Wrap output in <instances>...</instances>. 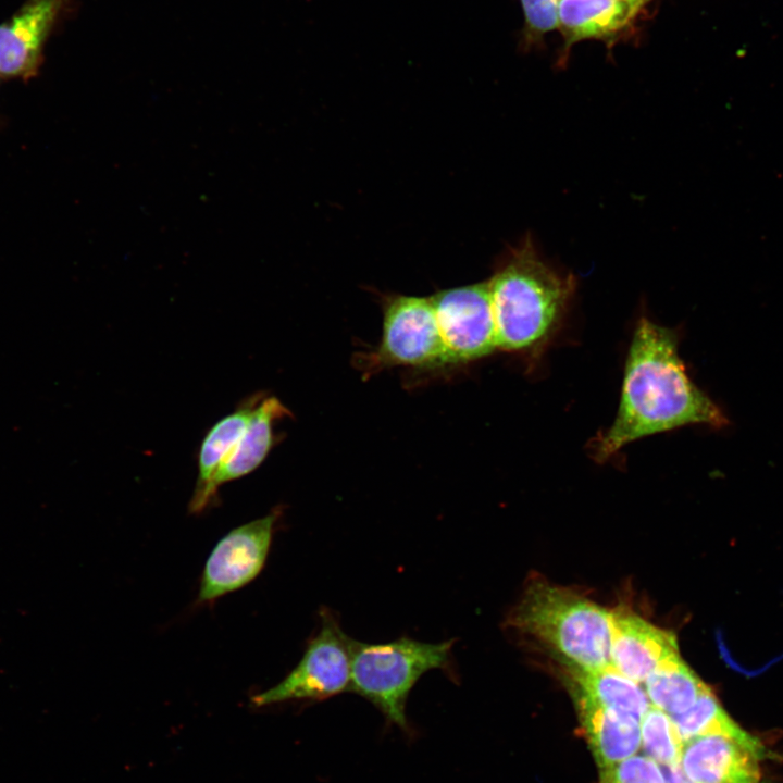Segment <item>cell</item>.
Returning <instances> with one entry per match:
<instances>
[{
    "label": "cell",
    "mask_w": 783,
    "mask_h": 783,
    "mask_svg": "<svg viewBox=\"0 0 783 783\" xmlns=\"http://www.w3.org/2000/svg\"><path fill=\"white\" fill-rule=\"evenodd\" d=\"M728 423L720 407L687 375L676 333L642 316L629 347L617 415L593 438L589 452L604 462L649 435L689 424L720 428Z\"/></svg>",
    "instance_id": "6da1fadb"
},
{
    "label": "cell",
    "mask_w": 783,
    "mask_h": 783,
    "mask_svg": "<svg viewBox=\"0 0 783 783\" xmlns=\"http://www.w3.org/2000/svg\"><path fill=\"white\" fill-rule=\"evenodd\" d=\"M498 349L538 355L557 332L576 281L547 265L527 236L487 282Z\"/></svg>",
    "instance_id": "7a4b0ae2"
},
{
    "label": "cell",
    "mask_w": 783,
    "mask_h": 783,
    "mask_svg": "<svg viewBox=\"0 0 783 783\" xmlns=\"http://www.w3.org/2000/svg\"><path fill=\"white\" fill-rule=\"evenodd\" d=\"M507 624L544 644L567 670L610 664L612 612L568 588L532 580Z\"/></svg>",
    "instance_id": "3957f363"
},
{
    "label": "cell",
    "mask_w": 783,
    "mask_h": 783,
    "mask_svg": "<svg viewBox=\"0 0 783 783\" xmlns=\"http://www.w3.org/2000/svg\"><path fill=\"white\" fill-rule=\"evenodd\" d=\"M453 643H425L407 636L388 643L351 638L349 691L374 705L390 724L410 733L406 712L409 694L424 673L452 672Z\"/></svg>",
    "instance_id": "277c9868"
},
{
    "label": "cell",
    "mask_w": 783,
    "mask_h": 783,
    "mask_svg": "<svg viewBox=\"0 0 783 783\" xmlns=\"http://www.w3.org/2000/svg\"><path fill=\"white\" fill-rule=\"evenodd\" d=\"M320 620V629L308 642L297 666L279 683L256 695L253 705L321 701L349 691L351 638L331 610L322 609Z\"/></svg>",
    "instance_id": "5b68a950"
},
{
    "label": "cell",
    "mask_w": 783,
    "mask_h": 783,
    "mask_svg": "<svg viewBox=\"0 0 783 783\" xmlns=\"http://www.w3.org/2000/svg\"><path fill=\"white\" fill-rule=\"evenodd\" d=\"M372 368L447 365L431 298L390 295L383 302L380 344L369 356Z\"/></svg>",
    "instance_id": "8992f818"
},
{
    "label": "cell",
    "mask_w": 783,
    "mask_h": 783,
    "mask_svg": "<svg viewBox=\"0 0 783 783\" xmlns=\"http://www.w3.org/2000/svg\"><path fill=\"white\" fill-rule=\"evenodd\" d=\"M430 298L447 364L477 360L498 349L487 282L439 290Z\"/></svg>",
    "instance_id": "52a82bcc"
},
{
    "label": "cell",
    "mask_w": 783,
    "mask_h": 783,
    "mask_svg": "<svg viewBox=\"0 0 783 783\" xmlns=\"http://www.w3.org/2000/svg\"><path fill=\"white\" fill-rule=\"evenodd\" d=\"M279 512L231 530L213 547L201 575L198 602H211L235 592L262 571Z\"/></svg>",
    "instance_id": "ba28073f"
},
{
    "label": "cell",
    "mask_w": 783,
    "mask_h": 783,
    "mask_svg": "<svg viewBox=\"0 0 783 783\" xmlns=\"http://www.w3.org/2000/svg\"><path fill=\"white\" fill-rule=\"evenodd\" d=\"M765 748L758 738L709 734L685 741L680 767L695 783H762Z\"/></svg>",
    "instance_id": "9c48e42d"
},
{
    "label": "cell",
    "mask_w": 783,
    "mask_h": 783,
    "mask_svg": "<svg viewBox=\"0 0 783 783\" xmlns=\"http://www.w3.org/2000/svg\"><path fill=\"white\" fill-rule=\"evenodd\" d=\"M61 8V0H27L0 25V76L28 79L41 63L44 42Z\"/></svg>",
    "instance_id": "30bf717a"
},
{
    "label": "cell",
    "mask_w": 783,
    "mask_h": 783,
    "mask_svg": "<svg viewBox=\"0 0 783 783\" xmlns=\"http://www.w3.org/2000/svg\"><path fill=\"white\" fill-rule=\"evenodd\" d=\"M612 612L610 663L642 684L667 658L679 654L675 635L624 609Z\"/></svg>",
    "instance_id": "8fae6325"
},
{
    "label": "cell",
    "mask_w": 783,
    "mask_h": 783,
    "mask_svg": "<svg viewBox=\"0 0 783 783\" xmlns=\"http://www.w3.org/2000/svg\"><path fill=\"white\" fill-rule=\"evenodd\" d=\"M570 689L584 735L600 769L638 753L641 729L637 720L607 709L582 693Z\"/></svg>",
    "instance_id": "7c38bea8"
},
{
    "label": "cell",
    "mask_w": 783,
    "mask_h": 783,
    "mask_svg": "<svg viewBox=\"0 0 783 783\" xmlns=\"http://www.w3.org/2000/svg\"><path fill=\"white\" fill-rule=\"evenodd\" d=\"M289 415L288 409L274 396H263L256 405L248 424L216 470L211 485L213 499L217 488L254 471L266 458L276 442L275 423Z\"/></svg>",
    "instance_id": "4fadbf2b"
},
{
    "label": "cell",
    "mask_w": 783,
    "mask_h": 783,
    "mask_svg": "<svg viewBox=\"0 0 783 783\" xmlns=\"http://www.w3.org/2000/svg\"><path fill=\"white\" fill-rule=\"evenodd\" d=\"M646 0H560L564 48L587 38H610L635 18Z\"/></svg>",
    "instance_id": "5bb4252c"
},
{
    "label": "cell",
    "mask_w": 783,
    "mask_h": 783,
    "mask_svg": "<svg viewBox=\"0 0 783 783\" xmlns=\"http://www.w3.org/2000/svg\"><path fill=\"white\" fill-rule=\"evenodd\" d=\"M262 397L256 394L245 399L241 405L219 420L202 439L198 456V477L189 502V511H203L212 500L210 485L220 464L243 435L250 415Z\"/></svg>",
    "instance_id": "9a60e30c"
},
{
    "label": "cell",
    "mask_w": 783,
    "mask_h": 783,
    "mask_svg": "<svg viewBox=\"0 0 783 783\" xmlns=\"http://www.w3.org/2000/svg\"><path fill=\"white\" fill-rule=\"evenodd\" d=\"M566 670L568 686L596 704L641 720L650 706L641 684L620 673L611 663L591 671Z\"/></svg>",
    "instance_id": "2e32d148"
},
{
    "label": "cell",
    "mask_w": 783,
    "mask_h": 783,
    "mask_svg": "<svg viewBox=\"0 0 783 783\" xmlns=\"http://www.w3.org/2000/svg\"><path fill=\"white\" fill-rule=\"evenodd\" d=\"M644 683L650 705L670 717L688 710L708 688L679 654L659 663Z\"/></svg>",
    "instance_id": "e0dca14e"
},
{
    "label": "cell",
    "mask_w": 783,
    "mask_h": 783,
    "mask_svg": "<svg viewBox=\"0 0 783 783\" xmlns=\"http://www.w3.org/2000/svg\"><path fill=\"white\" fill-rule=\"evenodd\" d=\"M683 742L709 734L741 736V729L723 710L708 687L685 712L671 717Z\"/></svg>",
    "instance_id": "ac0fdd59"
},
{
    "label": "cell",
    "mask_w": 783,
    "mask_h": 783,
    "mask_svg": "<svg viewBox=\"0 0 783 783\" xmlns=\"http://www.w3.org/2000/svg\"><path fill=\"white\" fill-rule=\"evenodd\" d=\"M639 729L641 747L646 756L661 767L680 762L684 742L668 713L650 705Z\"/></svg>",
    "instance_id": "d6986e66"
},
{
    "label": "cell",
    "mask_w": 783,
    "mask_h": 783,
    "mask_svg": "<svg viewBox=\"0 0 783 783\" xmlns=\"http://www.w3.org/2000/svg\"><path fill=\"white\" fill-rule=\"evenodd\" d=\"M599 783H667L661 766L648 756L635 754L600 769Z\"/></svg>",
    "instance_id": "ffe728a7"
},
{
    "label": "cell",
    "mask_w": 783,
    "mask_h": 783,
    "mask_svg": "<svg viewBox=\"0 0 783 783\" xmlns=\"http://www.w3.org/2000/svg\"><path fill=\"white\" fill-rule=\"evenodd\" d=\"M560 0H521L525 24L524 42L530 45L545 33L559 28Z\"/></svg>",
    "instance_id": "44dd1931"
},
{
    "label": "cell",
    "mask_w": 783,
    "mask_h": 783,
    "mask_svg": "<svg viewBox=\"0 0 783 783\" xmlns=\"http://www.w3.org/2000/svg\"><path fill=\"white\" fill-rule=\"evenodd\" d=\"M667 783H695L689 780L682 771L680 765L662 767Z\"/></svg>",
    "instance_id": "7402d4cb"
}]
</instances>
